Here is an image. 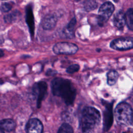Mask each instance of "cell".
<instances>
[{"instance_id":"cell-11","label":"cell","mask_w":133,"mask_h":133,"mask_svg":"<svg viewBox=\"0 0 133 133\" xmlns=\"http://www.w3.org/2000/svg\"><path fill=\"white\" fill-rule=\"evenodd\" d=\"M0 126L7 131H11L16 127L15 122L10 118L3 119L0 121Z\"/></svg>"},{"instance_id":"cell-10","label":"cell","mask_w":133,"mask_h":133,"mask_svg":"<svg viewBox=\"0 0 133 133\" xmlns=\"http://www.w3.org/2000/svg\"><path fill=\"white\" fill-rule=\"evenodd\" d=\"M113 23L115 27L119 29L123 28L126 24L125 14L122 11H117L114 16Z\"/></svg>"},{"instance_id":"cell-6","label":"cell","mask_w":133,"mask_h":133,"mask_svg":"<svg viewBox=\"0 0 133 133\" xmlns=\"http://www.w3.org/2000/svg\"><path fill=\"white\" fill-rule=\"evenodd\" d=\"M110 47L115 50H126L133 48V38L130 37H121L113 40Z\"/></svg>"},{"instance_id":"cell-18","label":"cell","mask_w":133,"mask_h":133,"mask_svg":"<svg viewBox=\"0 0 133 133\" xmlns=\"http://www.w3.org/2000/svg\"><path fill=\"white\" fill-rule=\"evenodd\" d=\"M79 69V65L77 64H74L69 66L66 69V72L70 74H73L76 72H77Z\"/></svg>"},{"instance_id":"cell-23","label":"cell","mask_w":133,"mask_h":133,"mask_svg":"<svg viewBox=\"0 0 133 133\" xmlns=\"http://www.w3.org/2000/svg\"><path fill=\"white\" fill-rule=\"evenodd\" d=\"M1 1H6V0H1Z\"/></svg>"},{"instance_id":"cell-9","label":"cell","mask_w":133,"mask_h":133,"mask_svg":"<svg viewBox=\"0 0 133 133\" xmlns=\"http://www.w3.org/2000/svg\"><path fill=\"white\" fill-rule=\"evenodd\" d=\"M57 17L54 14H48L42 19L41 24L44 30H49L54 28L56 25Z\"/></svg>"},{"instance_id":"cell-1","label":"cell","mask_w":133,"mask_h":133,"mask_svg":"<svg viewBox=\"0 0 133 133\" xmlns=\"http://www.w3.org/2000/svg\"><path fill=\"white\" fill-rule=\"evenodd\" d=\"M52 94L61 97L67 105L73 104L75 100L76 91L72 83L67 79L56 78L51 83Z\"/></svg>"},{"instance_id":"cell-5","label":"cell","mask_w":133,"mask_h":133,"mask_svg":"<svg viewBox=\"0 0 133 133\" xmlns=\"http://www.w3.org/2000/svg\"><path fill=\"white\" fill-rule=\"evenodd\" d=\"M53 51L57 55H72L78 50L76 45L68 42H59L56 44L52 48Z\"/></svg>"},{"instance_id":"cell-19","label":"cell","mask_w":133,"mask_h":133,"mask_svg":"<svg viewBox=\"0 0 133 133\" xmlns=\"http://www.w3.org/2000/svg\"><path fill=\"white\" fill-rule=\"evenodd\" d=\"M11 5L7 3L2 4L0 7V9L3 12H8L11 9Z\"/></svg>"},{"instance_id":"cell-16","label":"cell","mask_w":133,"mask_h":133,"mask_svg":"<svg viewBox=\"0 0 133 133\" xmlns=\"http://www.w3.org/2000/svg\"><path fill=\"white\" fill-rule=\"evenodd\" d=\"M97 3L95 0H87L85 3L84 7L87 11H91L96 8Z\"/></svg>"},{"instance_id":"cell-17","label":"cell","mask_w":133,"mask_h":133,"mask_svg":"<svg viewBox=\"0 0 133 133\" xmlns=\"http://www.w3.org/2000/svg\"><path fill=\"white\" fill-rule=\"evenodd\" d=\"M58 132L59 133H72L73 132V129L71 126L67 123L63 124L59 128Z\"/></svg>"},{"instance_id":"cell-14","label":"cell","mask_w":133,"mask_h":133,"mask_svg":"<svg viewBox=\"0 0 133 133\" xmlns=\"http://www.w3.org/2000/svg\"><path fill=\"white\" fill-rule=\"evenodd\" d=\"M118 77V74L115 71H110L107 74V83L109 85L116 83Z\"/></svg>"},{"instance_id":"cell-21","label":"cell","mask_w":133,"mask_h":133,"mask_svg":"<svg viewBox=\"0 0 133 133\" xmlns=\"http://www.w3.org/2000/svg\"><path fill=\"white\" fill-rule=\"evenodd\" d=\"M4 56V52L3 51V50L1 49H0V58L3 57Z\"/></svg>"},{"instance_id":"cell-3","label":"cell","mask_w":133,"mask_h":133,"mask_svg":"<svg viewBox=\"0 0 133 133\" xmlns=\"http://www.w3.org/2000/svg\"><path fill=\"white\" fill-rule=\"evenodd\" d=\"M115 118L117 123L122 126L130 125L133 122V111L127 103L122 102L116 107L114 110Z\"/></svg>"},{"instance_id":"cell-13","label":"cell","mask_w":133,"mask_h":133,"mask_svg":"<svg viewBox=\"0 0 133 133\" xmlns=\"http://www.w3.org/2000/svg\"><path fill=\"white\" fill-rule=\"evenodd\" d=\"M126 24L130 30L133 31V8H129L125 14Z\"/></svg>"},{"instance_id":"cell-12","label":"cell","mask_w":133,"mask_h":133,"mask_svg":"<svg viewBox=\"0 0 133 133\" xmlns=\"http://www.w3.org/2000/svg\"><path fill=\"white\" fill-rule=\"evenodd\" d=\"M76 19L75 18L72 19L70 22L68 24L66 28L64 30L63 34L64 35V36L71 38L73 37V29L76 24Z\"/></svg>"},{"instance_id":"cell-7","label":"cell","mask_w":133,"mask_h":133,"mask_svg":"<svg viewBox=\"0 0 133 133\" xmlns=\"http://www.w3.org/2000/svg\"><path fill=\"white\" fill-rule=\"evenodd\" d=\"M33 91L36 98L37 106L39 108L42 101L47 95V85L46 83L44 81L36 83L33 86Z\"/></svg>"},{"instance_id":"cell-20","label":"cell","mask_w":133,"mask_h":133,"mask_svg":"<svg viewBox=\"0 0 133 133\" xmlns=\"http://www.w3.org/2000/svg\"><path fill=\"white\" fill-rule=\"evenodd\" d=\"M16 14H9V15H7V16H6L4 18L5 19V21L6 22H12L14 19H15V17L16 16Z\"/></svg>"},{"instance_id":"cell-22","label":"cell","mask_w":133,"mask_h":133,"mask_svg":"<svg viewBox=\"0 0 133 133\" xmlns=\"http://www.w3.org/2000/svg\"><path fill=\"white\" fill-rule=\"evenodd\" d=\"M4 132V129L0 126V133Z\"/></svg>"},{"instance_id":"cell-2","label":"cell","mask_w":133,"mask_h":133,"mask_svg":"<svg viewBox=\"0 0 133 133\" xmlns=\"http://www.w3.org/2000/svg\"><path fill=\"white\" fill-rule=\"evenodd\" d=\"M101 115L99 111L95 108L88 107L82 111L80 126L84 132H91L100 124Z\"/></svg>"},{"instance_id":"cell-4","label":"cell","mask_w":133,"mask_h":133,"mask_svg":"<svg viewBox=\"0 0 133 133\" xmlns=\"http://www.w3.org/2000/svg\"><path fill=\"white\" fill-rule=\"evenodd\" d=\"M114 10L113 4L110 2L103 3L99 8L98 11V21L100 25L104 24L112 15Z\"/></svg>"},{"instance_id":"cell-15","label":"cell","mask_w":133,"mask_h":133,"mask_svg":"<svg viewBox=\"0 0 133 133\" xmlns=\"http://www.w3.org/2000/svg\"><path fill=\"white\" fill-rule=\"evenodd\" d=\"M26 19L28 24L30 28L31 34H33V32L34 33V20L32 9L29 7H28V9L26 10Z\"/></svg>"},{"instance_id":"cell-8","label":"cell","mask_w":133,"mask_h":133,"mask_svg":"<svg viewBox=\"0 0 133 133\" xmlns=\"http://www.w3.org/2000/svg\"><path fill=\"white\" fill-rule=\"evenodd\" d=\"M25 130L30 133H41L43 130V126L38 119L32 118L30 119L26 123Z\"/></svg>"}]
</instances>
